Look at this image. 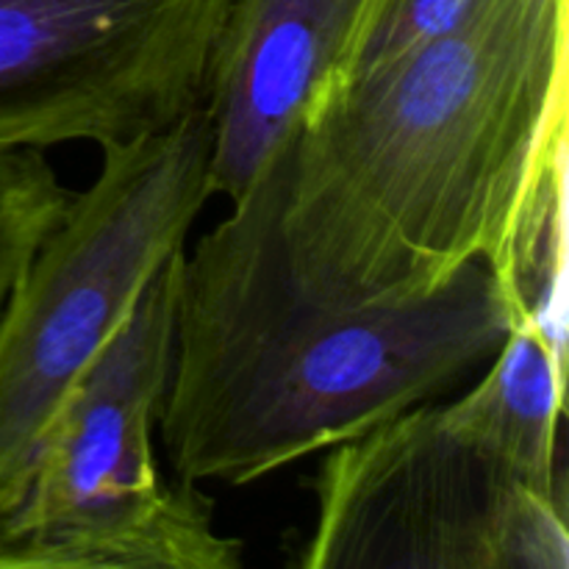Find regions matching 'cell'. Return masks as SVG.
I'll list each match as a JSON object with an SVG mask.
<instances>
[{"instance_id": "ba28073f", "label": "cell", "mask_w": 569, "mask_h": 569, "mask_svg": "<svg viewBox=\"0 0 569 569\" xmlns=\"http://www.w3.org/2000/svg\"><path fill=\"white\" fill-rule=\"evenodd\" d=\"M489 270L515 326H533L567 359V128L545 150Z\"/></svg>"}, {"instance_id": "30bf717a", "label": "cell", "mask_w": 569, "mask_h": 569, "mask_svg": "<svg viewBox=\"0 0 569 569\" xmlns=\"http://www.w3.org/2000/svg\"><path fill=\"white\" fill-rule=\"evenodd\" d=\"M489 0H367L342 59L326 78L350 81L465 26ZM322 78V81H326Z\"/></svg>"}, {"instance_id": "5b68a950", "label": "cell", "mask_w": 569, "mask_h": 569, "mask_svg": "<svg viewBox=\"0 0 569 569\" xmlns=\"http://www.w3.org/2000/svg\"><path fill=\"white\" fill-rule=\"evenodd\" d=\"M100 150L94 181L72 192L0 315V515L26 492L61 400L214 198L203 106Z\"/></svg>"}, {"instance_id": "8992f818", "label": "cell", "mask_w": 569, "mask_h": 569, "mask_svg": "<svg viewBox=\"0 0 569 569\" xmlns=\"http://www.w3.org/2000/svg\"><path fill=\"white\" fill-rule=\"evenodd\" d=\"M237 0H0V148L133 142L203 106Z\"/></svg>"}, {"instance_id": "277c9868", "label": "cell", "mask_w": 569, "mask_h": 569, "mask_svg": "<svg viewBox=\"0 0 569 569\" xmlns=\"http://www.w3.org/2000/svg\"><path fill=\"white\" fill-rule=\"evenodd\" d=\"M183 253L56 409L26 492L0 515V569L242 567L200 483H167L156 461Z\"/></svg>"}, {"instance_id": "52a82bcc", "label": "cell", "mask_w": 569, "mask_h": 569, "mask_svg": "<svg viewBox=\"0 0 569 569\" xmlns=\"http://www.w3.org/2000/svg\"><path fill=\"white\" fill-rule=\"evenodd\" d=\"M367 0H237L222 28L203 109L211 194L242 198L322 78L342 59Z\"/></svg>"}, {"instance_id": "3957f363", "label": "cell", "mask_w": 569, "mask_h": 569, "mask_svg": "<svg viewBox=\"0 0 569 569\" xmlns=\"http://www.w3.org/2000/svg\"><path fill=\"white\" fill-rule=\"evenodd\" d=\"M567 359L528 322L453 400L326 450L306 569H567Z\"/></svg>"}, {"instance_id": "9c48e42d", "label": "cell", "mask_w": 569, "mask_h": 569, "mask_svg": "<svg viewBox=\"0 0 569 569\" xmlns=\"http://www.w3.org/2000/svg\"><path fill=\"white\" fill-rule=\"evenodd\" d=\"M70 198L44 150L0 148V315Z\"/></svg>"}, {"instance_id": "7a4b0ae2", "label": "cell", "mask_w": 569, "mask_h": 569, "mask_svg": "<svg viewBox=\"0 0 569 569\" xmlns=\"http://www.w3.org/2000/svg\"><path fill=\"white\" fill-rule=\"evenodd\" d=\"M278 150L183 253L159 437L178 481L248 487L453 392L503 348L515 315L487 261L428 298L337 309L292 281Z\"/></svg>"}, {"instance_id": "6da1fadb", "label": "cell", "mask_w": 569, "mask_h": 569, "mask_svg": "<svg viewBox=\"0 0 569 569\" xmlns=\"http://www.w3.org/2000/svg\"><path fill=\"white\" fill-rule=\"evenodd\" d=\"M569 0H489L392 64L315 89L278 148L292 281L337 309L403 306L492 267L567 128Z\"/></svg>"}]
</instances>
